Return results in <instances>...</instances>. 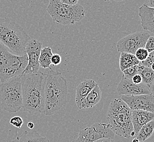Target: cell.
Here are the masks:
<instances>
[{
    "mask_svg": "<svg viewBox=\"0 0 154 142\" xmlns=\"http://www.w3.org/2000/svg\"><path fill=\"white\" fill-rule=\"evenodd\" d=\"M132 80L134 84H139L142 83V78L141 76L139 74H137L135 75L132 78Z\"/></svg>",
    "mask_w": 154,
    "mask_h": 142,
    "instance_id": "cell-30",
    "label": "cell"
},
{
    "mask_svg": "<svg viewBox=\"0 0 154 142\" xmlns=\"http://www.w3.org/2000/svg\"><path fill=\"white\" fill-rule=\"evenodd\" d=\"M139 74L142 78V83L146 85H148L154 81V71L151 67H145L141 63Z\"/></svg>",
    "mask_w": 154,
    "mask_h": 142,
    "instance_id": "cell-21",
    "label": "cell"
},
{
    "mask_svg": "<svg viewBox=\"0 0 154 142\" xmlns=\"http://www.w3.org/2000/svg\"><path fill=\"white\" fill-rule=\"evenodd\" d=\"M117 92L119 95L134 96V95L151 94L148 85L144 83L136 84L132 79H128L122 75V80L117 87Z\"/></svg>",
    "mask_w": 154,
    "mask_h": 142,
    "instance_id": "cell-11",
    "label": "cell"
},
{
    "mask_svg": "<svg viewBox=\"0 0 154 142\" xmlns=\"http://www.w3.org/2000/svg\"><path fill=\"white\" fill-rule=\"evenodd\" d=\"M11 142H50V141L47 137L42 136L36 131L31 132L25 131Z\"/></svg>",
    "mask_w": 154,
    "mask_h": 142,
    "instance_id": "cell-16",
    "label": "cell"
},
{
    "mask_svg": "<svg viewBox=\"0 0 154 142\" xmlns=\"http://www.w3.org/2000/svg\"><path fill=\"white\" fill-rule=\"evenodd\" d=\"M47 11L54 21L62 25H73L85 17V10L82 5L69 6L59 0H50Z\"/></svg>",
    "mask_w": 154,
    "mask_h": 142,
    "instance_id": "cell-6",
    "label": "cell"
},
{
    "mask_svg": "<svg viewBox=\"0 0 154 142\" xmlns=\"http://www.w3.org/2000/svg\"><path fill=\"white\" fill-rule=\"evenodd\" d=\"M67 94L66 79L59 72L49 69L45 88V115L52 116L65 106Z\"/></svg>",
    "mask_w": 154,
    "mask_h": 142,
    "instance_id": "cell-2",
    "label": "cell"
},
{
    "mask_svg": "<svg viewBox=\"0 0 154 142\" xmlns=\"http://www.w3.org/2000/svg\"><path fill=\"white\" fill-rule=\"evenodd\" d=\"M132 111L121 98H116L110 103L107 111V121L113 132L119 136L128 139L135 136Z\"/></svg>",
    "mask_w": 154,
    "mask_h": 142,
    "instance_id": "cell-3",
    "label": "cell"
},
{
    "mask_svg": "<svg viewBox=\"0 0 154 142\" xmlns=\"http://www.w3.org/2000/svg\"><path fill=\"white\" fill-rule=\"evenodd\" d=\"M140 62L142 64V65L145 67H151L152 64L154 62V51L149 53L148 57L146 60Z\"/></svg>",
    "mask_w": 154,
    "mask_h": 142,
    "instance_id": "cell-27",
    "label": "cell"
},
{
    "mask_svg": "<svg viewBox=\"0 0 154 142\" xmlns=\"http://www.w3.org/2000/svg\"><path fill=\"white\" fill-rule=\"evenodd\" d=\"M89 138L91 142H94L101 139L114 140L115 133L112 130L109 124L96 122L88 127Z\"/></svg>",
    "mask_w": 154,
    "mask_h": 142,
    "instance_id": "cell-12",
    "label": "cell"
},
{
    "mask_svg": "<svg viewBox=\"0 0 154 142\" xmlns=\"http://www.w3.org/2000/svg\"><path fill=\"white\" fill-rule=\"evenodd\" d=\"M27 127H29L30 129H33L35 127V125L32 122H29L27 124Z\"/></svg>",
    "mask_w": 154,
    "mask_h": 142,
    "instance_id": "cell-33",
    "label": "cell"
},
{
    "mask_svg": "<svg viewBox=\"0 0 154 142\" xmlns=\"http://www.w3.org/2000/svg\"><path fill=\"white\" fill-rule=\"evenodd\" d=\"M112 142H114V140H112Z\"/></svg>",
    "mask_w": 154,
    "mask_h": 142,
    "instance_id": "cell-39",
    "label": "cell"
},
{
    "mask_svg": "<svg viewBox=\"0 0 154 142\" xmlns=\"http://www.w3.org/2000/svg\"><path fill=\"white\" fill-rule=\"evenodd\" d=\"M141 66V62L138 65L134 66L130 68H126L122 71L123 76L128 79L132 78L137 74H139V69Z\"/></svg>",
    "mask_w": 154,
    "mask_h": 142,
    "instance_id": "cell-22",
    "label": "cell"
},
{
    "mask_svg": "<svg viewBox=\"0 0 154 142\" xmlns=\"http://www.w3.org/2000/svg\"><path fill=\"white\" fill-rule=\"evenodd\" d=\"M61 61H62L61 56H60L58 54H53L51 57V65H53L54 66L59 65L61 62Z\"/></svg>",
    "mask_w": 154,
    "mask_h": 142,
    "instance_id": "cell-28",
    "label": "cell"
},
{
    "mask_svg": "<svg viewBox=\"0 0 154 142\" xmlns=\"http://www.w3.org/2000/svg\"><path fill=\"white\" fill-rule=\"evenodd\" d=\"M9 123L17 128H20L24 124V121H23V119L21 118L20 116H16L12 118L10 120Z\"/></svg>",
    "mask_w": 154,
    "mask_h": 142,
    "instance_id": "cell-25",
    "label": "cell"
},
{
    "mask_svg": "<svg viewBox=\"0 0 154 142\" xmlns=\"http://www.w3.org/2000/svg\"><path fill=\"white\" fill-rule=\"evenodd\" d=\"M121 98L132 110H142L154 113V97L151 94L123 95Z\"/></svg>",
    "mask_w": 154,
    "mask_h": 142,
    "instance_id": "cell-10",
    "label": "cell"
},
{
    "mask_svg": "<svg viewBox=\"0 0 154 142\" xmlns=\"http://www.w3.org/2000/svg\"><path fill=\"white\" fill-rule=\"evenodd\" d=\"M21 77L19 76L0 84V106L6 112L15 113L23 108Z\"/></svg>",
    "mask_w": 154,
    "mask_h": 142,
    "instance_id": "cell-5",
    "label": "cell"
},
{
    "mask_svg": "<svg viewBox=\"0 0 154 142\" xmlns=\"http://www.w3.org/2000/svg\"><path fill=\"white\" fill-rule=\"evenodd\" d=\"M101 98L102 92L97 84L83 101L82 109H87L95 106L101 101Z\"/></svg>",
    "mask_w": 154,
    "mask_h": 142,
    "instance_id": "cell-17",
    "label": "cell"
},
{
    "mask_svg": "<svg viewBox=\"0 0 154 142\" xmlns=\"http://www.w3.org/2000/svg\"><path fill=\"white\" fill-rule=\"evenodd\" d=\"M62 3L69 6H74L78 4L79 0H59Z\"/></svg>",
    "mask_w": 154,
    "mask_h": 142,
    "instance_id": "cell-29",
    "label": "cell"
},
{
    "mask_svg": "<svg viewBox=\"0 0 154 142\" xmlns=\"http://www.w3.org/2000/svg\"><path fill=\"white\" fill-rule=\"evenodd\" d=\"M113 1H116V2H119L124 1L125 0H113Z\"/></svg>",
    "mask_w": 154,
    "mask_h": 142,
    "instance_id": "cell-36",
    "label": "cell"
},
{
    "mask_svg": "<svg viewBox=\"0 0 154 142\" xmlns=\"http://www.w3.org/2000/svg\"><path fill=\"white\" fill-rule=\"evenodd\" d=\"M145 49L148 51L149 53H151L154 51V37L150 36L148 39L145 45Z\"/></svg>",
    "mask_w": 154,
    "mask_h": 142,
    "instance_id": "cell-26",
    "label": "cell"
},
{
    "mask_svg": "<svg viewBox=\"0 0 154 142\" xmlns=\"http://www.w3.org/2000/svg\"><path fill=\"white\" fill-rule=\"evenodd\" d=\"M139 16L143 29L154 33V8L144 3L139 8Z\"/></svg>",
    "mask_w": 154,
    "mask_h": 142,
    "instance_id": "cell-14",
    "label": "cell"
},
{
    "mask_svg": "<svg viewBox=\"0 0 154 142\" xmlns=\"http://www.w3.org/2000/svg\"><path fill=\"white\" fill-rule=\"evenodd\" d=\"M151 68H152V69L154 71V62L152 64V65H151Z\"/></svg>",
    "mask_w": 154,
    "mask_h": 142,
    "instance_id": "cell-37",
    "label": "cell"
},
{
    "mask_svg": "<svg viewBox=\"0 0 154 142\" xmlns=\"http://www.w3.org/2000/svg\"><path fill=\"white\" fill-rule=\"evenodd\" d=\"M104 1H105V2H109L110 1H111V0H103Z\"/></svg>",
    "mask_w": 154,
    "mask_h": 142,
    "instance_id": "cell-38",
    "label": "cell"
},
{
    "mask_svg": "<svg viewBox=\"0 0 154 142\" xmlns=\"http://www.w3.org/2000/svg\"><path fill=\"white\" fill-rule=\"evenodd\" d=\"M30 36L19 25L7 18H0V43L12 54L23 56L31 40Z\"/></svg>",
    "mask_w": 154,
    "mask_h": 142,
    "instance_id": "cell-4",
    "label": "cell"
},
{
    "mask_svg": "<svg viewBox=\"0 0 154 142\" xmlns=\"http://www.w3.org/2000/svg\"><path fill=\"white\" fill-rule=\"evenodd\" d=\"M72 142H91L89 138L88 127L80 131L77 138Z\"/></svg>",
    "mask_w": 154,
    "mask_h": 142,
    "instance_id": "cell-23",
    "label": "cell"
},
{
    "mask_svg": "<svg viewBox=\"0 0 154 142\" xmlns=\"http://www.w3.org/2000/svg\"><path fill=\"white\" fill-rule=\"evenodd\" d=\"M154 119V113L145 110H135L132 111V122L133 124L135 136L139 132L142 127Z\"/></svg>",
    "mask_w": 154,
    "mask_h": 142,
    "instance_id": "cell-13",
    "label": "cell"
},
{
    "mask_svg": "<svg viewBox=\"0 0 154 142\" xmlns=\"http://www.w3.org/2000/svg\"><path fill=\"white\" fill-rule=\"evenodd\" d=\"M150 35L146 32H137L130 34L120 39L116 45L120 53L135 54L140 48L145 47V44Z\"/></svg>",
    "mask_w": 154,
    "mask_h": 142,
    "instance_id": "cell-8",
    "label": "cell"
},
{
    "mask_svg": "<svg viewBox=\"0 0 154 142\" xmlns=\"http://www.w3.org/2000/svg\"><path fill=\"white\" fill-rule=\"evenodd\" d=\"M154 131V120H151L143 126L140 130L136 137L140 142L145 141L152 135Z\"/></svg>",
    "mask_w": 154,
    "mask_h": 142,
    "instance_id": "cell-20",
    "label": "cell"
},
{
    "mask_svg": "<svg viewBox=\"0 0 154 142\" xmlns=\"http://www.w3.org/2000/svg\"><path fill=\"white\" fill-rule=\"evenodd\" d=\"M132 142H140L139 140L137 139V138H134L133 140H132Z\"/></svg>",
    "mask_w": 154,
    "mask_h": 142,
    "instance_id": "cell-35",
    "label": "cell"
},
{
    "mask_svg": "<svg viewBox=\"0 0 154 142\" xmlns=\"http://www.w3.org/2000/svg\"><path fill=\"white\" fill-rule=\"evenodd\" d=\"M149 6L154 8V0H148Z\"/></svg>",
    "mask_w": 154,
    "mask_h": 142,
    "instance_id": "cell-34",
    "label": "cell"
},
{
    "mask_svg": "<svg viewBox=\"0 0 154 142\" xmlns=\"http://www.w3.org/2000/svg\"><path fill=\"white\" fill-rule=\"evenodd\" d=\"M43 43L36 39H31L26 45L25 51L28 56V64L24 70L23 75L35 73L38 72L40 68L39 59L42 49Z\"/></svg>",
    "mask_w": 154,
    "mask_h": 142,
    "instance_id": "cell-9",
    "label": "cell"
},
{
    "mask_svg": "<svg viewBox=\"0 0 154 142\" xmlns=\"http://www.w3.org/2000/svg\"><path fill=\"white\" fill-rule=\"evenodd\" d=\"M113 140L109 139H101L97 140L94 142H112Z\"/></svg>",
    "mask_w": 154,
    "mask_h": 142,
    "instance_id": "cell-32",
    "label": "cell"
},
{
    "mask_svg": "<svg viewBox=\"0 0 154 142\" xmlns=\"http://www.w3.org/2000/svg\"><path fill=\"white\" fill-rule=\"evenodd\" d=\"M27 54L16 55L0 43V81L6 82L14 77L22 76L28 64Z\"/></svg>",
    "mask_w": 154,
    "mask_h": 142,
    "instance_id": "cell-7",
    "label": "cell"
},
{
    "mask_svg": "<svg viewBox=\"0 0 154 142\" xmlns=\"http://www.w3.org/2000/svg\"><path fill=\"white\" fill-rule=\"evenodd\" d=\"M149 87V89L150 90L151 95H152L154 97V80L152 83H150L149 85H148Z\"/></svg>",
    "mask_w": 154,
    "mask_h": 142,
    "instance_id": "cell-31",
    "label": "cell"
},
{
    "mask_svg": "<svg viewBox=\"0 0 154 142\" xmlns=\"http://www.w3.org/2000/svg\"><path fill=\"white\" fill-rule=\"evenodd\" d=\"M149 54V53L145 48H140L136 51L134 55L138 61L140 62H143L148 58Z\"/></svg>",
    "mask_w": 154,
    "mask_h": 142,
    "instance_id": "cell-24",
    "label": "cell"
},
{
    "mask_svg": "<svg viewBox=\"0 0 154 142\" xmlns=\"http://www.w3.org/2000/svg\"><path fill=\"white\" fill-rule=\"evenodd\" d=\"M53 55V54L50 47H47L43 48L42 49L39 59L40 67L49 68V69H51V59Z\"/></svg>",
    "mask_w": 154,
    "mask_h": 142,
    "instance_id": "cell-19",
    "label": "cell"
},
{
    "mask_svg": "<svg viewBox=\"0 0 154 142\" xmlns=\"http://www.w3.org/2000/svg\"><path fill=\"white\" fill-rule=\"evenodd\" d=\"M47 74L38 71L22 75L21 87L24 111L33 115L45 114V88Z\"/></svg>",
    "mask_w": 154,
    "mask_h": 142,
    "instance_id": "cell-1",
    "label": "cell"
},
{
    "mask_svg": "<svg viewBox=\"0 0 154 142\" xmlns=\"http://www.w3.org/2000/svg\"><path fill=\"white\" fill-rule=\"evenodd\" d=\"M140 62L138 60L134 54L127 53H121L119 60V66L122 71L126 68L139 65Z\"/></svg>",
    "mask_w": 154,
    "mask_h": 142,
    "instance_id": "cell-18",
    "label": "cell"
},
{
    "mask_svg": "<svg viewBox=\"0 0 154 142\" xmlns=\"http://www.w3.org/2000/svg\"><path fill=\"white\" fill-rule=\"evenodd\" d=\"M97 84L92 79L84 80L78 84L76 88L75 103L79 110L82 109V104L85 98Z\"/></svg>",
    "mask_w": 154,
    "mask_h": 142,
    "instance_id": "cell-15",
    "label": "cell"
}]
</instances>
